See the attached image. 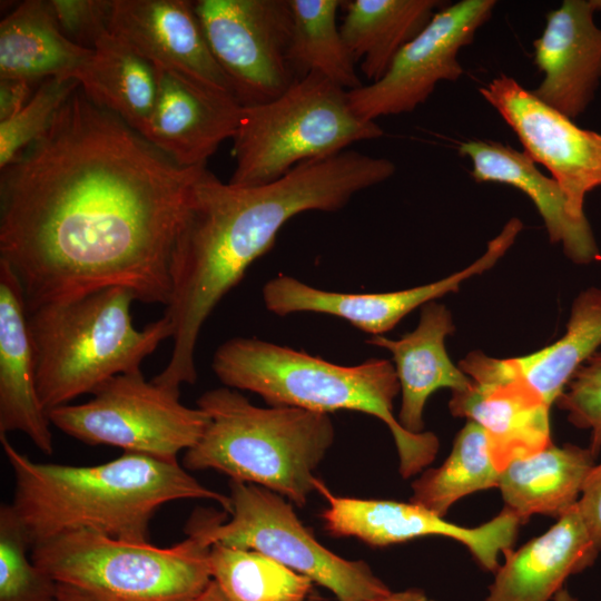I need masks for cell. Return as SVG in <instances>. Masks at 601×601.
<instances>
[{
  "label": "cell",
  "mask_w": 601,
  "mask_h": 601,
  "mask_svg": "<svg viewBox=\"0 0 601 601\" xmlns=\"http://www.w3.org/2000/svg\"><path fill=\"white\" fill-rule=\"evenodd\" d=\"M181 167L79 87L48 131L1 169L0 259L28 311L120 286L167 305L191 186Z\"/></svg>",
  "instance_id": "6da1fadb"
},
{
  "label": "cell",
  "mask_w": 601,
  "mask_h": 601,
  "mask_svg": "<svg viewBox=\"0 0 601 601\" xmlns=\"http://www.w3.org/2000/svg\"><path fill=\"white\" fill-rule=\"evenodd\" d=\"M394 173L391 160L353 149L304 161L254 187L223 183L204 167L191 186L170 257L171 292L164 316L173 349L151 381L175 391L196 382L195 352L205 322L274 246L289 219L305 211L339 210Z\"/></svg>",
  "instance_id": "7a4b0ae2"
},
{
  "label": "cell",
  "mask_w": 601,
  "mask_h": 601,
  "mask_svg": "<svg viewBox=\"0 0 601 601\" xmlns=\"http://www.w3.org/2000/svg\"><path fill=\"white\" fill-rule=\"evenodd\" d=\"M14 477L10 504L33 546L79 530L149 542L156 511L177 500H211L231 513L229 496L200 484L177 461L124 453L93 466L39 463L0 434Z\"/></svg>",
  "instance_id": "3957f363"
},
{
  "label": "cell",
  "mask_w": 601,
  "mask_h": 601,
  "mask_svg": "<svg viewBox=\"0 0 601 601\" xmlns=\"http://www.w3.org/2000/svg\"><path fill=\"white\" fill-rule=\"evenodd\" d=\"M211 367L225 386L256 393L269 406L325 414L357 411L383 421L394 437L404 479L432 463L439 451L435 434L410 433L395 418L393 402L401 388L388 359L343 366L259 338L234 337L216 349Z\"/></svg>",
  "instance_id": "277c9868"
},
{
  "label": "cell",
  "mask_w": 601,
  "mask_h": 601,
  "mask_svg": "<svg viewBox=\"0 0 601 601\" xmlns=\"http://www.w3.org/2000/svg\"><path fill=\"white\" fill-rule=\"evenodd\" d=\"M197 406L209 417L184 456L188 470H215L304 506L317 491L314 472L335 439L328 414L293 406L259 407L230 387L206 391Z\"/></svg>",
  "instance_id": "5b68a950"
},
{
  "label": "cell",
  "mask_w": 601,
  "mask_h": 601,
  "mask_svg": "<svg viewBox=\"0 0 601 601\" xmlns=\"http://www.w3.org/2000/svg\"><path fill=\"white\" fill-rule=\"evenodd\" d=\"M135 295L120 286L96 289L28 311L37 358V391L46 412L93 392L111 377L140 370L171 337L162 315L135 327Z\"/></svg>",
  "instance_id": "8992f818"
},
{
  "label": "cell",
  "mask_w": 601,
  "mask_h": 601,
  "mask_svg": "<svg viewBox=\"0 0 601 601\" xmlns=\"http://www.w3.org/2000/svg\"><path fill=\"white\" fill-rule=\"evenodd\" d=\"M209 516L195 513L187 538L169 548L79 530L35 544L30 558L57 584L93 601H187L213 580Z\"/></svg>",
  "instance_id": "52a82bcc"
},
{
  "label": "cell",
  "mask_w": 601,
  "mask_h": 601,
  "mask_svg": "<svg viewBox=\"0 0 601 601\" xmlns=\"http://www.w3.org/2000/svg\"><path fill=\"white\" fill-rule=\"evenodd\" d=\"M376 121L361 118L348 91L317 72L297 79L277 98L243 106L233 139L237 187L273 183L297 165L380 138Z\"/></svg>",
  "instance_id": "ba28073f"
},
{
  "label": "cell",
  "mask_w": 601,
  "mask_h": 601,
  "mask_svg": "<svg viewBox=\"0 0 601 601\" xmlns=\"http://www.w3.org/2000/svg\"><path fill=\"white\" fill-rule=\"evenodd\" d=\"M86 403L47 412L52 425L90 445H110L126 453L177 461L204 434L205 411L179 402V391L146 381L141 370L116 375Z\"/></svg>",
  "instance_id": "9c48e42d"
},
{
  "label": "cell",
  "mask_w": 601,
  "mask_h": 601,
  "mask_svg": "<svg viewBox=\"0 0 601 601\" xmlns=\"http://www.w3.org/2000/svg\"><path fill=\"white\" fill-rule=\"evenodd\" d=\"M231 513L211 510V543L260 552L328 589L337 601H375L392 591L362 560H346L324 548L292 504L266 487L229 481Z\"/></svg>",
  "instance_id": "30bf717a"
},
{
  "label": "cell",
  "mask_w": 601,
  "mask_h": 601,
  "mask_svg": "<svg viewBox=\"0 0 601 601\" xmlns=\"http://www.w3.org/2000/svg\"><path fill=\"white\" fill-rule=\"evenodd\" d=\"M193 3L210 50L242 106L268 102L296 81L288 60L289 0Z\"/></svg>",
  "instance_id": "8fae6325"
},
{
  "label": "cell",
  "mask_w": 601,
  "mask_h": 601,
  "mask_svg": "<svg viewBox=\"0 0 601 601\" xmlns=\"http://www.w3.org/2000/svg\"><path fill=\"white\" fill-rule=\"evenodd\" d=\"M494 0H462L439 9L424 29L395 56L384 76L348 91L353 110L363 119L411 112L424 104L440 81L457 80L459 51L491 17Z\"/></svg>",
  "instance_id": "7c38bea8"
},
{
  "label": "cell",
  "mask_w": 601,
  "mask_h": 601,
  "mask_svg": "<svg viewBox=\"0 0 601 601\" xmlns=\"http://www.w3.org/2000/svg\"><path fill=\"white\" fill-rule=\"evenodd\" d=\"M479 91L512 128L523 152L551 173L571 215L587 218L585 196L601 186V134L580 128L510 76L500 75Z\"/></svg>",
  "instance_id": "4fadbf2b"
},
{
  "label": "cell",
  "mask_w": 601,
  "mask_h": 601,
  "mask_svg": "<svg viewBox=\"0 0 601 601\" xmlns=\"http://www.w3.org/2000/svg\"><path fill=\"white\" fill-rule=\"evenodd\" d=\"M316 487L327 501L321 518L331 535L356 538L371 546L447 536L463 543L487 571L499 569L500 554L511 551L522 524L508 508L481 526L464 528L411 502L337 496L319 480Z\"/></svg>",
  "instance_id": "5bb4252c"
},
{
  "label": "cell",
  "mask_w": 601,
  "mask_h": 601,
  "mask_svg": "<svg viewBox=\"0 0 601 601\" xmlns=\"http://www.w3.org/2000/svg\"><path fill=\"white\" fill-rule=\"evenodd\" d=\"M459 367L472 384L465 391L452 392L449 408L454 416L467 417L483 427L500 472L512 461L552 443L551 406L512 372L508 359L472 352Z\"/></svg>",
  "instance_id": "9a60e30c"
},
{
  "label": "cell",
  "mask_w": 601,
  "mask_h": 601,
  "mask_svg": "<svg viewBox=\"0 0 601 601\" xmlns=\"http://www.w3.org/2000/svg\"><path fill=\"white\" fill-rule=\"evenodd\" d=\"M505 253V244L493 239L486 252L463 270L437 282L387 293L329 292L278 275L264 285L263 302L267 311L282 317L295 313L326 314L345 319L372 336L383 335L415 308L457 292L465 279L490 269Z\"/></svg>",
  "instance_id": "2e32d148"
},
{
  "label": "cell",
  "mask_w": 601,
  "mask_h": 601,
  "mask_svg": "<svg viewBox=\"0 0 601 601\" xmlns=\"http://www.w3.org/2000/svg\"><path fill=\"white\" fill-rule=\"evenodd\" d=\"M155 67L157 99L145 138L181 167L206 166L219 145L234 137L243 106L227 91Z\"/></svg>",
  "instance_id": "e0dca14e"
},
{
  "label": "cell",
  "mask_w": 601,
  "mask_h": 601,
  "mask_svg": "<svg viewBox=\"0 0 601 601\" xmlns=\"http://www.w3.org/2000/svg\"><path fill=\"white\" fill-rule=\"evenodd\" d=\"M595 0H564L546 14L533 41V61L544 77L533 93L571 119L585 111L601 79V28Z\"/></svg>",
  "instance_id": "ac0fdd59"
},
{
  "label": "cell",
  "mask_w": 601,
  "mask_h": 601,
  "mask_svg": "<svg viewBox=\"0 0 601 601\" xmlns=\"http://www.w3.org/2000/svg\"><path fill=\"white\" fill-rule=\"evenodd\" d=\"M110 32L154 65L235 96L191 1L114 0Z\"/></svg>",
  "instance_id": "d6986e66"
},
{
  "label": "cell",
  "mask_w": 601,
  "mask_h": 601,
  "mask_svg": "<svg viewBox=\"0 0 601 601\" xmlns=\"http://www.w3.org/2000/svg\"><path fill=\"white\" fill-rule=\"evenodd\" d=\"M50 421L37 391V358L23 288L0 259V434H26L45 454L53 452Z\"/></svg>",
  "instance_id": "ffe728a7"
},
{
  "label": "cell",
  "mask_w": 601,
  "mask_h": 601,
  "mask_svg": "<svg viewBox=\"0 0 601 601\" xmlns=\"http://www.w3.org/2000/svg\"><path fill=\"white\" fill-rule=\"evenodd\" d=\"M416 328L398 339L384 335L366 342L391 352L402 393L400 425L410 433L423 432V413L428 397L440 388L467 390L472 381L455 366L445 348V339L455 327L445 305L430 302L421 307Z\"/></svg>",
  "instance_id": "44dd1931"
},
{
  "label": "cell",
  "mask_w": 601,
  "mask_h": 601,
  "mask_svg": "<svg viewBox=\"0 0 601 601\" xmlns=\"http://www.w3.org/2000/svg\"><path fill=\"white\" fill-rule=\"evenodd\" d=\"M459 152L472 161L471 176L476 183H496L518 188L534 204L550 242L561 243L575 264H590L601 255L587 218H574L558 183L542 174L524 152L491 140H467Z\"/></svg>",
  "instance_id": "7402d4cb"
},
{
  "label": "cell",
  "mask_w": 601,
  "mask_h": 601,
  "mask_svg": "<svg viewBox=\"0 0 601 601\" xmlns=\"http://www.w3.org/2000/svg\"><path fill=\"white\" fill-rule=\"evenodd\" d=\"M598 554L575 504L545 533L505 554L486 601H549Z\"/></svg>",
  "instance_id": "603a6c76"
},
{
  "label": "cell",
  "mask_w": 601,
  "mask_h": 601,
  "mask_svg": "<svg viewBox=\"0 0 601 601\" xmlns=\"http://www.w3.org/2000/svg\"><path fill=\"white\" fill-rule=\"evenodd\" d=\"M595 457L590 449L551 443L532 455L512 461L499 476L497 487L505 508L522 523L533 514L561 518L578 503Z\"/></svg>",
  "instance_id": "cb8c5ba5"
},
{
  "label": "cell",
  "mask_w": 601,
  "mask_h": 601,
  "mask_svg": "<svg viewBox=\"0 0 601 601\" xmlns=\"http://www.w3.org/2000/svg\"><path fill=\"white\" fill-rule=\"evenodd\" d=\"M71 77L93 102L147 135L157 99V71L130 45L109 31Z\"/></svg>",
  "instance_id": "d4e9b609"
},
{
  "label": "cell",
  "mask_w": 601,
  "mask_h": 601,
  "mask_svg": "<svg viewBox=\"0 0 601 601\" xmlns=\"http://www.w3.org/2000/svg\"><path fill=\"white\" fill-rule=\"evenodd\" d=\"M93 49L71 41L49 0H26L0 23V78L71 77Z\"/></svg>",
  "instance_id": "484cf974"
},
{
  "label": "cell",
  "mask_w": 601,
  "mask_h": 601,
  "mask_svg": "<svg viewBox=\"0 0 601 601\" xmlns=\"http://www.w3.org/2000/svg\"><path fill=\"white\" fill-rule=\"evenodd\" d=\"M440 0H348L339 26L342 37L361 71L371 82L380 80L398 51L415 38L433 14L445 6Z\"/></svg>",
  "instance_id": "4316f807"
},
{
  "label": "cell",
  "mask_w": 601,
  "mask_h": 601,
  "mask_svg": "<svg viewBox=\"0 0 601 601\" xmlns=\"http://www.w3.org/2000/svg\"><path fill=\"white\" fill-rule=\"evenodd\" d=\"M600 346L601 289L592 287L574 299L563 336L538 352L506 359L512 372L551 406Z\"/></svg>",
  "instance_id": "83f0119b"
},
{
  "label": "cell",
  "mask_w": 601,
  "mask_h": 601,
  "mask_svg": "<svg viewBox=\"0 0 601 601\" xmlns=\"http://www.w3.org/2000/svg\"><path fill=\"white\" fill-rule=\"evenodd\" d=\"M292 36L288 60L297 79L311 72L328 78L347 91L363 86L337 26L339 0H289Z\"/></svg>",
  "instance_id": "f1b7e54d"
},
{
  "label": "cell",
  "mask_w": 601,
  "mask_h": 601,
  "mask_svg": "<svg viewBox=\"0 0 601 601\" xmlns=\"http://www.w3.org/2000/svg\"><path fill=\"white\" fill-rule=\"evenodd\" d=\"M499 476L485 431L477 423L467 421L455 436L444 463L424 471L412 483L410 502L443 518L461 497L497 487Z\"/></svg>",
  "instance_id": "f546056e"
},
{
  "label": "cell",
  "mask_w": 601,
  "mask_h": 601,
  "mask_svg": "<svg viewBox=\"0 0 601 601\" xmlns=\"http://www.w3.org/2000/svg\"><path fill=\"white\" fill-rule=\"evenodd\" d=\"M211 579L226 601H306L313 581L253 550L211 545Z\"/></svg>",
  "instance_id": "4dcf8cb0"
},
{
  "label": "cell",
  "mask_w": 601,
  "mask_h": 601,
  "mask_svg": "<svg viewBox=\"0 0 601 601\" xmlns=\"http://www.w3.org/2000/svg\"><path fill=\"white\" fill-rule=\"evenodd\" d=\"M31 546L10 504L0 508V601H51L58 584L40 571Z\"/></svg>",
  "instance_id": "1f68e13d"
},
{
  "label": "cell",
  "mask_w": 601,
  "mask_h": 601,
  "mask_svg": "<svg viewBox=\"0 0 601 601\" xmlns=\"http://www.w3.org/2000/svg\"><path fill=\"white\" fill-rule=\"evenodd\" d=\"M79 87L73 77L47 78L16 116L0 122L1 169L48 131L60 108Z\"/></svg>",
  "instance_id": "d6a6232c"
},
{
  "label": "cell",
  "mask_w": 601,
  "mask_h": 601,
  "mask_svg": "<svg viewBox=\"0 0 601 601\" xmlns=\"http://www.w3.org/2000/svg\"><path fill=\"white\" fill-rule=\"evenodd\" d=\"M587 362L555 403L568 413L574 426L591 431L589 449L597 456L601 450V354H594Z\"/></svg>",
  "instance_id": "836d02e7"
},
{
  "label": "cell",
  "mask_w": 601,
  "mask_h": 601,
  "mask_svg": "<svg viewBox=\"0 0 601 601\" xmlns=\"http://www.w3.org/2000/svg\"><path fill=\"white\" fill-rule=\"evenodd\" d=\"M62 32L79 46L93 49L110 31L114 0H49Z\"/></svg>",
  "instance_id": "e575fe53"
},
{
  "label": "cell",
  "mask_w": 601,
  "mask_h": 601,
  "mask_svg": "<svg viewBox=\"0 0 601 601\" xmlns=\"http://www.w3.org/2000/svg\"><path fill=\"white\" fill-rule=\"evenodd\" d=\"M593 546L601 552V464L589 472L577 503Z\"/></svg>",
  "instance_id": "d590c367"
},
{
  "label": "cell",
  "mask_w": 601,
  "mask_h": 601,
  "mask_svg": "<svg viewBox=\"0 0 601 601\" xmlns=\"http://www.w3.org/2000/svg\"><path fill=\"white\" fill-rule=\"evenodd\" d=\"M31 81L20 78H0V122L16 116L29 101Z\"/></svg>",
  "instance_id": "8d00e7d4"
},
{
  "label": "cell",
  "mask_w": 601,
  "mask_h": 601,
  "mask_svg": "<svg viewBox=\"0 0 601 601\" xmlns=\"http://www.w3.org/2000/svg\"><path fill=\"white\" fill-rule=\"evenodd\" d=\"M51 601H93L75 589L58 584L55 598ZM187 601H226L214 580L198 597Z\"/></svg>",
  "instance_id": "74e56055"
},
{
  "label": "cell",
  "mask_w": 601,
  "mask_h": 601,
  "mask_svg": "<svg viewBox=\"0 0 601 601\" xmlns=\"http://www.w3.org/2000/svg\"><path fill=\"white\" fill-rule=\"evenodd\" d=\"M375 601H434L428 598L423 591L417 589H408L400 592H391L384 598Z\"/></svg>",
  "instance_id": "f35d334b"
},
{
  "label": "cell",
  "mask_w": 601,
  "mask_h": 601,
  "mask_svg": "<svg viewBox=\"0 0 601 601\" xmlns=\"http://www.w3.org/2000/svg\"><path fill=\"white\" fill-rule=\"evenodd\" d=\"M555 601H577L574 598L570 595V593L566 590H560L554 595Z\"/></svg>",
  "instance_id": "ab89813d"
},
{
  "label": "cell",
  "mask_w": 601,
  "mask_h": 601,
  "mask_svg": "<svg viewBox=\"0 0 601 601\" xmlns=\"http://www.w3.org/2000/svg\"><path fill=\"white\" fill-rule=\"evenodd\" d=\"M595 3L598 6L599 10H601V0H595Z\"/></svg>",
  "instance_id": "60d3db41"
},
{
  "label": "cell",
  "mask_w": 601,
  "mask_h": 601,
  "mask_svg": "<svg viewBox=\"0 0 601 601\" xmlns=\"http://www.w3.org/2000/svg\"><path fill=\"white\" fill-rule=\"evenodd\" d=\"M306 601H318L316 598L308 599Z\"/></svg>",
  "instance_id": "b9f144b4"
}]
</instances>
